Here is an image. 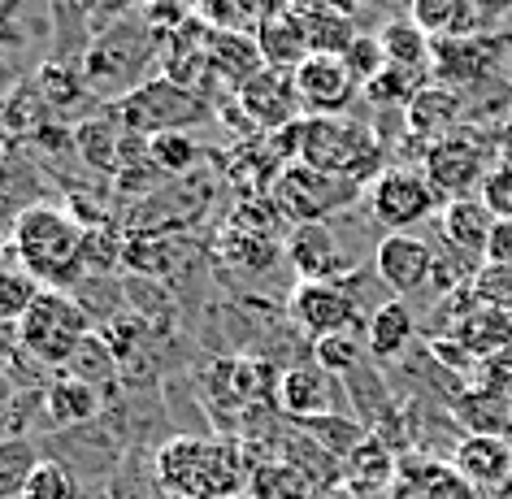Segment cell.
I'll use <instances>...</instances> for the list:
<instances>
[{
	"instance_id": "6da1fadb",
	"label": "cell",
	"mask_w": 512,
	"mask_h": 499,
	"mask_svg": "<svg viewBox=\"0 0 512 499\" xmlns=\"http://www.w3.org/2000/svg\"><path fill=\"white\" fill-rule=\"evenodd\" d=\"M83 235L87 226H79V217L40 200V204H27L14 217V226H9V257L31 278H40V287L70 291L87 274Z\"/></svg>"
},
{
	"instance_id": "7a4b0ae2",
	"label": "cell",
	"mask_w": 512,
	"mask_h": 499,
	"mask_svg": "<svg viewBox=\"0 0 512 499\" xmlns=\"http://www.w3.org/2000/svg\"><path fill=\"white\" fill-rule=\"evenodd\" d=\"M296 161H309L317 170L352 178V183H374L382 174V139L369 122L352 118V113H335V118H304L287 131Z\"/></svg>"
},
{
	"instance_id": "3957f363",
	"label": "cell",
	"mask_w": 512,
	"mask_h": 499,
	"mask_svg": "<svg viewBox=\"0 0 512 499\" xmlns=\"http://www.w3.org/2000/svg\"><path fill=\"white\" fill-rule=\"evenodd\" d=\"M87 335H92V313L83 309V300L61 287H44L31 313L18 322V352L44 369H66Z\"/></svg>"
},
{
	"instance_id": "277c9868",
	"label": "cell",
	"mask_w": 512,
	"mask_h": 499,
	"mask_svg": "<svg viewBox=\"0 0 512 499\" xmlns=\"http://www.w3.org/2000/svg\"><path fill=\"white\" fill-rule=\"evenodd\" d=\"M361 191H365V183L335 178L309 161H287L283 174H278L270 187V200L278 204V213L287 217V226H304V222H330L335 213L352 209V204L361 200Z\"/></svg>"
},
{
	"instance_id": "5b68a950",
	"label": "cell",
	"mask_w": 512,
	"mask_h": 499,
	"mask_svg": "<svg viewBox=\"0 0 512 499\" xmlns=\"http://www.w3.org/2000/svg\"><path fill=\"white\" fill-rule=\"evenodd\" d=\"M209 118V105L178 87L170 79H148L139 83L131 96L118 100V122L126 135H139V139H152V135H170V131H187Z\"/></svg>"
},
{
	"instance_id": "8992f818",
	"label": "cell",
	"mask_w": 512,
	"mask_h": 499,
	"mask_svg": "<svg viewBox=\"0 0 512 499\" xmlns=\"http://www.w3.org/2000/svg\"><path fill=\"white\" fill-rule=\"evenodd\" d=\"M287 313L309 339L348 335V330L369 326V317H361V300H356V278L348 283H296L287 296Z\"/></svg>"
},
{
	"instance_id": "52a82bcc",
	"label": "cell",
	"mask_w": 512,
	"mask_h": 499,
	"mask_svg": "<svg viewBox=\"0 0 512 499\" xmlns=\"http://www.w3.org/2000/svg\"><path fill=\"white\" fill-rule=\"evenodd\" d=\"M365 204H369V213H374V222L391 226V235H395V230L426 222V217L439 209V191H434L426 170L391 165V170H382L374 183L365 187Z\"/></svg>"
},
{
	"instance_id": "ba28073f",
	"label": "cell",
	"mask_w": 512,
	"mask_h": 499,
	"mask_svg": "<svg viewBox=\"0 0 512 499\" xmlns=\"http://www.w3.org/2000/svg\"><path fill=\"white\" fill-rule=\"evenodd\" d=\"M374 274L382 278V287L391 296H421V291L439 287V257L434 248L413 230H387L382 243L374 248Z\"/></svg>"
},
{
	"instance_id": "9c48e42d",
	"label": "cell",
	"mask_w": 512,
	"mask_h": 499,
	"mask_svg": "<svg viewBox=\"0 0 512 499\" xmlns=\"http://www.w3.org/2000/svg\"><path fill=\"white\" fill-rule=\"evenodd\" d=\"M239 113L252 122V131L265 135H283L296 122H304L300 109V92H296V74L291 70H256L248 83L235 92Z\"/></svg>"
},
{
	"instance_id": "30bf717a",
	"label": "cell",
	"mask_w": 512,
	"mask_h": 499,
	"mask_svg": "<svg viewBox=\"0 0 512 499\" xmlns=\"http://www.w3.org/2000/svg\"><path fill=\"white\" fill-rule=\"evenodd\" d=\"M421 170L439 191V200H465L473 187L486 183V144L478 135L469 131H456L439 139V144L426 148V161H421Z\"/></svg>"
},
{
	"instance_id": "8fae6325",
	"label": "cell",
	"mask_w": 512,
	"mask_h": 499,
	"mask_svg": "<svg viewBox=\"0 0 512 499\" xmlns=\"http://www.w3.org/2000/svg\"><path fill=\"white\" fill-rule=\"evenodd\" d=\"M287 261L300 283H348L356 278L352 257L339 248L330 222H304L287 230Z\"/></svg>"
},
{
	"instance_id": "7c38bea8",
	"label": "cell",
	"mask_w": 512,
	"mask_h": 499,
	"mask_svg": "<svg viewBox=\"0 0 512 499\" xmlns=\"http://www.w3.org/2000/svg\"><path fill=\"white\" fill-rule=\"evenodd\" d=\"M296 92H300L304 118H335V113H348L356 92H361V83L352 79V70L343 57L313 53L296 70Z\"/></svg>"
},
{
	"instance_id": "4fadbf2b",
	"label": "cell",
	"mask_w": 512,
	"mask_h": 499,
	"mask_svg": "<svg viewBox=\"0 0 512 499\" xmlns=\"http://www.w3.org/2000/svg\"><path fill=\"white\" fill-rule=\"evenodd\" d=\"M339 395L343 382L335 374H326L322 365H287L278 369V387H274V408L291 421H313L326 413H339Z\"/></svg>"
},
{
	"instance_id": "5bb4252c",
	"label": "cell",
	"mask_w": 512,
	"mask_h": 499,
	"mask_svg": "<svg viewBox=\"0 0 512 499\" xmlns=\"http://www.w3.org/2000/svg\"><path fill=\"white\" fill-rule=\"evenodd\" d=\"M499 217L486 209L482 196H465V200H447L443 204V217H439V230H443V243L456 252L460 261H469L473 270L486 261V248H491V230H495Z\"/></svg>"
},
{
	"instance_id": "9a60e30c",
	"label": "cell",
	"mask_w": 512,
	"mask_h": 499,
	"mask_svg": "<svg viewBox=\"0 0 512 499\" xmlns=\"http://www.w3.org/2000/svg\"><path fill=\"white\" fill-rule=\"evenodd\" d=\"M460 118H465V92L447 83H426L413 96V105L404 109V126L408 135L421 139V144H439V139L460 131Z\"/></svg>"
},
{
	"instance_id": "2e32d148",
	"label": "cell",
	"mask_w": 512,
	"mask_h": 499,
	"mask_svg": "<svg viewBox=\"0 0 512 499\" xmlns=\"http://www.w3.org/2000/svg\"><path fill=\"white\" fill-rule=\"evenodd\" d=\"M452 469L460 478H469L478 491H508L512 478V447L499 434H465L452 452Z\"/></svg>"
},
{
	"instance_id": "e0dca14e",
	"label": "cell",
	"mask_w": 512,
	"mask_h": 499,
	"mask_svg": "<svg viewBox=\"0 0 512 499\" xmlns=\"http://www.w3.org/2000/svg\"><path fill=\"white\" fill-rule=\"evenodd\" d=\"M499 44L486 35H465V40H439L434 44V83L447 87H478L495 70Z\"/></svg>"
},
{
	"instance_id": "ac0fdd59",
	"label": "cell",
	"mask_w": 512,
	"mask_h": 499,
	"mask_svg": "<svg viewBox=\"0 0 512 499\" xmlns=\"http://www.w3.org/2000/svg\"><path fill=\"white\" fill-rule=\"evenodd\" d=\"M252 35H256V48H261V57H265V66H270V70H291V74H296L304 61L313 57L304 14H296V9H287V5L274 9V14L265 18Z\"/></svg>"
},
{
	"instance_id": "d6986e66",
	"label": "cell",
	"mask_w": 512,
	"mask_h": 499,
	"mask_svg": "<svg viewBox=\"0 0 512 499\" xmlns=\"http://www.w3.org/2000/svg\"><path fill=\"white\" fill-rule=\"evenodd\" d=\"M40 408H44V417H48V426L53 430H83V426H92V421L105 413L109 400L96 387H87V382L61 374V378H53L44 387Z\"/></svg>"
},
{
	"instance_id": "ffe728a7",
	"label": "cell",
	"mask_w": 512,
	"mask_h": 499,
	"mask_svg": "<svg viewBox=\"0 0 512 499\" xmlns=\"http://www.w3.org/2000/svg\"><path fill=\"white\" fill-rule=\"evenodd\" d=\"M209 61H213V79H222L226 87H235V92L256 70H265L256 35H243V31H213L209 35Z\"/></svg>"
},
{
	"instance_id": "44dd1931",
	"label": "cell",
	"mask_w": 512,
	"mask_h": 499,
	"mask_svg": "<svg viewBox=\"0 0 512 499\" xmlns=\"http://www.w3.org/2000/svg\"><path fill=\"white\" fill-rule=\"evenodd\" d=\"M408 18H413L434 44L439 40H465V35H478V27H482L473 0H413Z\"/></svg>"
},
{
	"instance_id": "7402d4cb",
	"label": "cell",
	"mask_w": 512,
	"mask_h": 499,
	"mask_svg": "<svg viewBox=\"0 0 512 499\" xmlns=\"http://www.w3.org/2000/svg\"><path fill=\"white\" fill-rule=\"evenodd\" d=\"M413 313H408L404 300H387L378 304L374 313H369V326H365V348L374 361H395V356H404V348L413 343Z\"/></svg>"
},
{
	"instance_id": "603a6c76",
	"label": "cell",
	"mask_w": 512,
	"mask_h": 499,
	"mask_svg": "<svg viewBox=\"0 0 512 499\" xmlns=\"http://www.w3.org/2000/svg\"><path fill=\"white\" fill-rule=\"evenodd\" d=\"M61 374H70V378H79V382H87V387H96L100 395H109L122 387V361L113 356V348H109V339L100 335V330H92L83 343H79V352L70 356V365L61 369Z\"/></svg>"
},
{
	"instance_id": "cb8c5ba5",
	"label": "cell",
	"mask_w": 512,
	"mask_h": 499,
	"mask_svg": "<svg viewBox=\"0 0 512 499\" xmlns=\"http://www.w3.org/2000/svg\"><path fill=\"white\" fill-rule=\"evenodd\" d=\"M378 40H382V53H387L391 66L417 70V74H430V79H434V40L417 27L413 18L387 22V27L378 31Z\"/></svg>"
},
{
	"instance_id": "d4e9b609",
	"label": "cell",
	"mask_w": 512,
	"mask_h": 499,
	"mask_svg": "<svg viewBox=\"0 0 512 499\" xmlns=\"http://www.w3.org/2000/svg\"><path fill=\"white\" fill-rule=\"evenodd\" d=\"M217 252H222V261L239 265V270H270L278 257H287V239L283 235H252V230L222 222Z\"/></svg>"
},
{
	"instance_id": "484cf974",
	"label": "cell",
	"mask_w": 512,
	"mask_h": 499,
	"mask_svg": "<svg viewBox=\"0 0 512 499\" xmlns=\"http://www.w3.org/2000/svg\"><path fill=\"white\" fill-rule=\"evenodd\" d=\"M296 426L309 434V439L322 447V452L335 456L339 465H348V460L365 447L369 434H374L361 417H343V413H326V417H313V421H296Z\"/></svg>"
},
{
	"instance_id": "4316f807",
	"label": "cell",
	"mask_w": 512,
	"mask_h": 499,
	"mask_svg": "<svg viewBox=\"0 0 512 499\" xmlns=\"http://www.w3.org/2000/svg\"><path fill=\"white\" fill-rule=\"evenodd\" d=\"M74 148H79V157L87 165H96V170H105V174H118L126 131L118 118H87V122H79V131H74Z\"/></svg>"
},
{
	"instance_id": "83f0119b",
	"label": "cell",
	"mask_w": 512,
	"mask_h": 499,
	"mask_svg": "<svg viewBox=\"0 0 512 499\" xmlns=\"http://www.w3.org/2000/svg\"><path fill=\"white\" fill-rule=\"evenodd\" d=\"M40 460L44 452L35 447L31 434H5L0 439V499H22L27 495V482H31V473L40 469Z\"/></svg>"
},
{
	"instance_id": "f1b7e54d",
	"label": "cell",
	"mask_w": 512,
	"mask_h": 499,
	"mask_svg": "<svg viewBox=\"0 0 512 499\" xmlns=\"http://www.w3.org/2000/svg\"><path fill=\"white\" fill-rule=\"evenodd\" d=\"M40 278H31L14 257L0 261V326H18L40 300Z\"/></svg>"
},
{
	"instance_id": "f546056e",
	"label": "cell",
	"mask_w": 512,
	"mask_h": 499,
	"mask_svg": "<svg viewBox=\"0 0 512 499\" xmlns=\"http://www.w3.org/2000/svg\"><path fill=\"white\" fill-rule=\"evenodd\" d=\"M426 83H430V74H417V70L387 66V70H382L374 83L365 87L361 96H365L374 109H408V105H413V96H417Z\"/></svg>"
},
{
	"instance_id": "4dcf8cb0",
	"label": "cell",
	"mask_w": 512,
	"mask_h": 499,
	"mask_svg": "<svg viewBox=\"0 0 512 499\" xmlns=\"http://www.w3.org/2000/svg\"><path fill=\"white\" fill-rule=\"evenodd\" d=\"M348 478L361 482V491H378V486H387L395 478V452H391V443H382L378 434H369L361 452L348 460Z\"/></svg>"
},
{
	"instance_id": "1f68e13d",
	"label": "cell",
	"mask_w": 512,
	"mask_h": 499,
	"mask_svg": "<svg viewBox=\"0 0 512 499\" xmlns=\"http://www.w3.org/2000/svg\"><path fill=\"white\" fill-rule=\"evenodd\" d=\"M22 499H83V486H79V473H74L66 460L57 456H44L40 469L31 473L27 482V495Z\"/></svg>"
},
{
	"instance_id": "d6a6232c",
	"label": "cell",
	"mask_w": 512,
	"mask_h": 499,
	"mask_svg": "<svg viewBox=\"0 0 512 499\" xmlns=\"http://www.w3.org/2000/svg\"><path fill=\"white\" fill-rule=\"evenodd\" d=\"M304 27H309L313 53H330V57H343L361 40V31H356V22L348 14H313V18H304Z\"/></svg>"
},
{
	"instance_id": "836d02e7",
	"label": "cell",
	"mask_w": 512,
	"mask_h": 499,
	"mask_svg": "<svg viewBox=\"0 0 512 499\" xmlns=\"http://www.w3.org/2000/svg\"><path fill=\"white\" fill-rule=\"evenodd\" d=\"M40 92L48 100V109H70L87 92V74L74 61H48L40 70Z\"/></svg>"
},
{
	"instance_id": "e575fe53",
	"label": "cell",
	"mask_w": 512,
	"mask_h": 499,
	"mask_svg": "<svg viewBox=\"0 0 512 499\" xmlns=\"http://www.w3.org/2000/svg\"><path fill=\"white\" fill-rule=\"evenodd\" d=\"M369 348L361 343V335L356 330H348V335H326V339H313V365H322L326 374L335 378H348L356 365H361V356Z\"/></svg>"
},
{
	"instance_id": "d590c367",
	"label": "cell",
	"mask_w": 512,
	"mask_h": 499,
	"mask_svg": "<svg viewBox=\"0 0 512 499\" xmlns=\"http://www.w3.org/2000/svg\"><path fill=\"white\" fill-rule=\"evenodd\" d=\"M204 157V148L196 139H187V131H170V135H152L148 139V161L161 174H183Z\"/></svg>"
},
{
	"instance_id": "8d00e7d4",
	"label": "cell",
	"mask_w": 512,
	"mask_h": 499,
	"mask_svg": "<svg viewBox=\"0 0 512 499\" xmlns=\"http://www.w3.org/2000/svg\"><path fill=\"white\" fill-rule=\"evenodd\" d=\"M256 499H309V482L296 465H265L252 473Z\"/></svg>"
},
{
	"instance_id": "74e56055",
	"label": "cell",
	"mask_w": 512,
	"mask_h": 499,
	"mask_svg": "<svg viewBox=\"0 0 512 499\" xmlns=\"http://www.w3.org/2000/svg\"><path fill=\"white\" fill-rule=\"evenodd\" d=\"M343 61H348L352 79L361 83V92H365V87L378 79L382 70L391 66V61H387V53H382V40H378V35H361V40H356V44L348 48V53H343Z\"/></svg>"
},
{
	"instance_id": "f35d334b",
	"label": "cell",
	"mask_w": 512,
	"mask_h": 499,
	"mask_svg": "<svg viewBox=\"0 0 512 499\" xmlns=\"http://www.w3.org/2000/svg\"><path fill=\"white\" fill-rule=\"evenodd\" d=\"M421 499H478V486L460 478L452 465H430V473L421 478Z\"/></svg>"
},
{
	"instance_id": "ab89813d",
	"label": "cell",
	"mask_w": 512,
	"mask_h": 499,
	"mask_svg": "<svg viewBox=\"0 0 512 499\" xmlns=\"http://www.w3.org/2000/svg\"><path fill=\"white\" fill-rule=\"evenodd\" d=\"M473 296H482V304H491V309H512V270L504 265H482L478 274H473Z\"/></svg>"
},
{
	"instance_id": "60d3db41",
	"label": "cell",
	"mask_w": 512,
	"mask_h": 499,
	"mask_svg": "<svg viewBox=\"0 0 512 499\" xmlns=\"http://www.w3.org/2000/svg\"><path fill=\"white\" fill-rule=\"evenodd\" d=\"M482 204L495 217H512V165H499V170L486 174L482 183Z\"/></svg>"
},
{
	"instance_id": "b9f144b4",
	"label": "cell",
	"mask_w": 512,
	"mask_h": 499,
	"mask_svg": "<svg viewBox=\"0 0 512 499\" xmlns=\"http://www.w3.org/2000/svg\"><path fill=\"white\" fill-rule=\"evenodd\" d=\"M486 265H504L512 270V217H499L491 230V248H486Z\"/></svg>"
},
{
	"instance_id": "7bdbcfd3",
	"label": "cell",
	"mask_w": 512,
	"mask_h": 499,
	"mask_svg": "<svg viewBox=\"0 0 512 499\" xmlns=\"http://www.w3.org/2000/svg\"><path fill=\"white\" fill-rule=\"evenodd\" d=\"M287 9H296V14L313 18V14H356V0H283Z\"/></svg>"
},
{
	"instance_id": "ee69618b",
	"label": "cell",
	"mask_w": 512,
	"mask_h": 499,
	"mask_svg": "<svg viewBox=\"0 0 512 499\" xmlns=\"http://www.w3.org/2000/svg\"><path fill=\"white\" fill-rule=\"evenodd\" d=\"M473 9H478L482 27H495V22H504L512 14V0H473Z\"/></svg>"
},
{
	"instance_id": "f6af8a7d",
	"label": "cell",
	"mask_w": 512,
	"mask_h": 499,
	"mask_svg": "<svg viewBox=\"0 0 512 499\" xmlns=\"http://www.w3.org/2000/svg\"><path fill=\"white\" fill-rule=\"evenodd\" d=\"M14 400H18V382H14V374H9V369H0V417H9Z\"/></svg>"
},
{
	"instance_id": "bcb514c9",
	"label": "cell",
	"mask_w": 512,
	"mask_h": 499,
	"mask_svg": "<svg viewBox=\"0 0 512 499\" xmlns=\"http://www.w3.org/2000/svg\"><path fill=\"white\" fill-rule=\"evenodd\" d=\"M74 5H79L83 14H105V9H113L118 0H74Z\"/></svg>"
},
{
	"instance_id": "7dc6e473",
	"label": "cell",
	"mask_w": 512,
	"mask_h": 499,
	"mask_svg": "<svg viewBox=\"0 0 512 499\" xmlns=\"http://www.w3.org/2000/svg\"><path fill=\"white\" fill-rule=\"evenodd\" d=\"M9 257V235H5V226H0V261Z\"/></svg>"
},
{
	"instance_id": "c3c4849f",
	"label": "cell",
	"mask_w": 512,
	"mask_h": 499,
	"mask_svg": "<svg viewBox=\"0 0 512 499\" xmlns=\"http://www.w3.org/2000/svg\"><path fill=\"white\" fill-rule=\"evenodd\" d=\"M230 499H256L252 491H239V495H230Z\"/></svg>"
},
{
	"instance_id": "681fc988",
	"label": "cell",
	"mask_w": 512,
	"mask_h": 499,
	"mask_svg": "<svg viewBox=\"0 0 512 499\" xmlns=\"http://www.w3.org/2000/svg\"><path fill=\"white\" fill-rule=\"evenodd\" d=\"M508 495H512V478H508Z\"/></svg>"
},
{
	"instance_id": "f907efd6",
	"label": "cell",
	"mask_w": 512,
	"mask_h": 499,
	"mask_svg": "<svg viewBox=\"0 0 512 499\" xmlns=\"http://www.w3.org/2000/svg\"><path fill=\"white\" fill-rule=\"evenodd\" d=\"M0 9H5V0H0Z\"/></svg>"
}]
</instances>
